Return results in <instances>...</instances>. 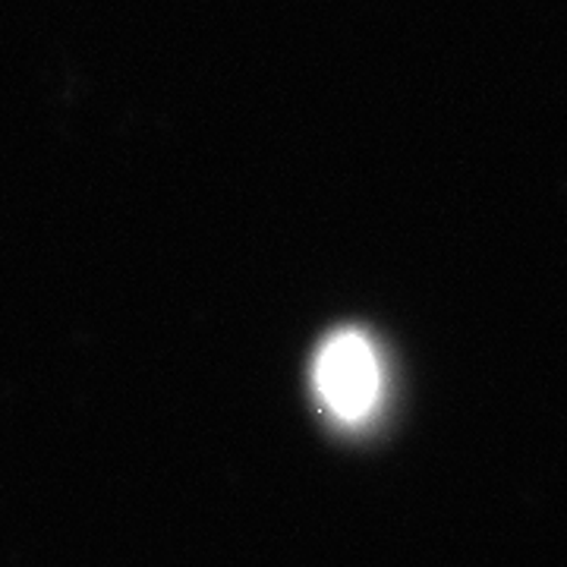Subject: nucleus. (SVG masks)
Wrapping results in <instances>:
<instances>
[{"mask_svg": "<svg viewBox=\"0 0 567 567\" xmlns=\"http://www.w3.org/2000/svg\"><path fill=\"white\" fill-rule=\"evenodd\" d=\"M316 391L338 423L357 425L372 416L382 398V365L360 331L331 334L316 357Z\"/></svg>", "mask_w": 567, "mask_h": 567, "instance_id": "1", "label": "nucleus"}]
</instances>
